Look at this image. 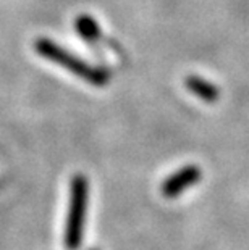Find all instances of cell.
I'll use <instances>...</instances> for the list:
<instances>
[{
  "instance_id": "obj_1",
  "label": "cell",
  "mask_w": 249,
  "mask_h": 250,
  "mask_svg": "<svg viewBox=\"0 0 249 250\" xmlns=\"http://www.w3.org/2000/svg\"><path fill=\"white\" fill-rule=\"evenodd\" d=\"M34 49L45 60L65 68V70L73 73L79 79H83V81H86L88 84H92L96 87H102L110 81V73L105 68L94 66L91 63L84 62L83 58L73 55L71 52H68L62 45H58L57 42L47 39V37H41V39L36 41Z\"/></svg>"
},
{
  "instance_id": "obj_2",
  "label": "cell",
  "mask_w": 249,
  "mask_h": 250,
  "mask_svg": "<svg viewBox=\"0 0 249 250\" xmlns=\"http://www.w3.org/2000/svg\"><path fill=\"white\" fill-rule=\"evenodd\" d=\"M89 184L84 174H75L70 186V205L65 225L63 244L67 250H79L84 236V223H86Z\"/></svg>"
},
{
  "instance_id": "obj_3",
  "label": "cell",
  "mask_w": 249,
  "mask_h": 250,
  "mask_svg": "<svg viewBox=\"0 0 249 250\" xmlns=\"http://www.w3.org/2000/svg\"><path fill=\"white\" fill-rule=\"evenodd\" d=\"M203 178V171L198 165H186V167L180 168L178 171L170 174L162 183V195L165 199H175V197L181 195L184 190L189 189L191 186H196Z\"/></svg>"
},
{
  "instance_id": "obj_4",
  "label": "cell",
  "mask_w": 249,
  "mask_h": 250,
  "mask_svg": "<svg viewBox=\"0 0 249 250\" xmlns=\"http://www.w3.org/2000/svg\"><path fill=\"white\" fill-rule=\"evenodd\" d=\"M184 86L196 97H199L205 104H215L220 97V90L215 84H212L207 79H203L199 76H188L184 81Z\"/></svg>"
},
{
  "instance_id": "obj_5",
  "label": "cell",
  "mask_w": 249,
  "mask_h": 250,
  "mask_svg": "<svg viewBox=\"0 0 249 250\" xmlns=\"http://www.w3.org/2000/svg\"><path fill=\"white\" fill-rule=\"evenodd\" d=\"M75 29L84 41L89 42V44L96 45L97 42L102 39V33H100L97 21L92 17H89V15H81V17H78L75 20Z\"/></svg>"
},
{
  "instance_id": "obj_6",
  "label": "cell",
  "mask_w": 249,
  "mask_h": 250,
  "mask_svg": "<svg viewBox=\"0 0 249 250\" xmlns=\"http://www.w3.org/2000/svg\"><path fill=\"white\" fill-rule=\"evenodd\" d=\"M92 250H94V249H92Z\"/></svg>"
}]
</instances>
